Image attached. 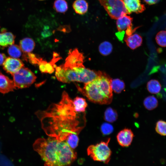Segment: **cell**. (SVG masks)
Instances as JSON below:
<instances>
[{
    "label": "cell",
    "instance_id": "6da1fadb",
    "mask_svg": "<svg viewBox=\"0 0 166 166\" xmlns=\"http://www.w3.org/2000/svg\"><path fill=\"white\" fill-rule=\"evenodd\" d=\"M81 113L75 111L73 101L64 91L59 102L53 104L46 110L38 111L36 114L47 135L65 142L69 135H78L85 126V116L82 115Z\"/></svg>",
    "mask_w": 166,
    "mask_h": 166
},
{
    "label": "cell",
    "instance_id": "7a4b0ae2",
    "mask_svg": "<svg viewBox=\"0 0 166 166\" xmlns=\"http://www.w3.org/2000/svg\"><path fill=\"white\" fill-rule=\"evenodd\" d=\"M33 147L44 161V166H69L77 157L76 152L65 142L52 137L38 138Z\"/></svg>",
    "mask_w": 166,
    "mask_h": 166
},
{
    "label": "cell",
    "instance_id": "3957f363",
    "mask_svg": "<svg viewBox=\"0 0 166 166\" xmlns=\"http://www.w3.org/2000/svg\"><path fill=\"white\" fill-rule=\"evenodd\" d=\"M111 80L103 72L96 79L85 84L83 88L78 86L77 88L90 101L100 105H108L111 103L113 98Z\"/></svg>",
    "mask_w": 166,
    "mask_h": 166
},
{
    "label": "cell",
    "instance_id": "277c9868",
    "mask_svg": "<svg viewBox=\"0 0 166 166\" xmlns=\"http://www.w3.org/2000/svg\"><path fill=\"white\" fill-rule=\"evenodd\" d=\"M103 73L86 68L84 66L66 67L62 65L56 68L55 75L59 81L63 83L77 81L85 84L96 79Z\"/></svg>",
    "mask_w": 166,
    "mask_h": 166
},
{
    "label": "cell",
    "instance_id": "5b68a950",
    "mask_svg": "<svg viewBox=\"0 0 166 166\" xmlns=\"http://www.w3.org/2000/svg\"><path fill=\"white\" fill-rule=\"evenodd\" d=\"M110 140V138H108L105 141L89 146L87 150L88 155L94 161L108 164L112 153L108 145Z\"/></svg>",
    "mask_w": 166,
    "mask_h": 166
},
{
    "label": "cell",
    "instance_id": "8992f818",
    "mask_svg": "<svg viewBox=\"0 0 166 166\" xmlns=\"http://www.w3.org/2000/svg\"><path fill=\"white\" fill-rule=\"evenodd\" d=\"M110 17L117 19L127 14H130L121 0H98Z\"/></svg>",
    "mask_w": 166,
    "mask_h": 166
},
{
    "label": "cell",
    "instance_id": "52a82bcc",
    "mask_svg": "<svg viewBox=\"0 0 166 166\" xmlns=\"http://www.w3.org/2000/svg\"><path fill=\"white\" fill-rule=\"evenodd\" d=\"M12 75L15 85L18 89L29 87L35 82L37 78L30 69L24 66Z\"/></svg>",
    "mask_w": 166,
    "mask_h": 166
},
{
    "label": "cell",
    "instance_id": "ba28073f",
    "mask_svg": "<svg viewBox=\"0 0 166 166\" xmlns=\"http://www.w3.org/2000/svg\"><path fill=\"white\" fill-rule=\"evenodd\" d=\"M132 21V18L126 14L123 15L117 19L116 24L118 32L116 34L119 39H122L125 33L126 36L130 35L132 34L137 28L133 29Z\"/></svg>",
    "mask_w": 166,
    "mask_h": 166
},
{
    "label": "cell",
    "instance_id": "9c48e42d",
    "mask_svg": "<svg viewBox=\"0 0 166 166\" xmlns=\"http://www.w3.org/2000/svg\"><path fill=\"white\" fill-rule=\"evenodd\" d=\"M84 56L77 49L69 52L65 63L62 65L65 67H73L84 66Z\"/></svg>",
    "mask_w": 166,
    "mask_h": 166
},
{
    "label": "cell",
    "instance_id": "30bf717a",
    "mask_svg": "<svg viewBox=\"0 0 166 166\" xmlns=\"http://www.w3.org/2000/svg\"><path fill=\"white\" fill-rule=\"evenodd\" d=\"M24 65V63L20 59L11 57L6 58L3 64V69L12 75Z\"/></svg>",
    "mask_w": 166,
    "mask_h": 166
},
{
    "label": "cell",
    "instance_id": "8fae6325",
    "mask_svg": "<svg viewBox=\"0 0 166 166\" xmlns=\"http://www.w3.org/2000/svg\"><path fill=\"white\" fill-rule=\"evenodd\" d=\"M134 135L131 129L125 128L117 134V139L118 144L123 147H127L131 144Z\"/></svg>",
    "mask_w": 166,
    "mask_h": 166
},
{
    "label": "cell",
    "instance_id": "7c38bea8",
    "mask_svg": "<svg viewBox=\"0 0 166 166\" xmlns=\"http://www.w3.org/2000/svg\"><path fill=\"white\" fill-rule=\"evenodd\" d=\"M121 0L129 14L132 12L141 13L145 9L144 5L141 3L140 0Z\"/></svg>",
    "mask_w": 166,
    "mask_h": 166
},
{
    "label": "cell",
    "instance_id": "4fadbf2b",
    "mask_svg": "<svg viewBox=\"0 0 166 166\" xmlns=\"http://www.w3.org/2000/svg\"><path fill=\"white\" fill-rule=\"evenodd\" d=\"M16 88L13 80L0 73V92L5 94Z\"/></svg>",
    "mask_w": 166,
    "mask_h": 166
},
{
    "label": "cell",
    "instance_id": "5bb4252c",
    "mask_svg": "<svg viewBox=\"0 0 166 166\" xmlns=\"http://www.w3.org/2000/svg\"><path fill=\"white\" fill-rule=\"evenodd\" d=\"M124 40L128 46L133 49L140 46L142 42V37L137 34L125 36Z\"/></svg>",
    "mask_w": 166,
    "mask_h": 166
},
{
    "label": "cell",
    "instance_id": "9a60e30c",
    "mask_svg": "<svg viewBox=\"0 0 166 166\" xmlns=\"http://www.w3.org/2000/svg\"><path fill=\"white\" fill-rule=\"evenodd\" d=\"M19 46L23 52V55L30 53L34 49L35 43L31 38H26L21 40L19 43Z\"/></svg>",
    "mask_w": 166,
    "mask_h": 166
},
{
    "label": "cell",
    "instance_id": "2e32d148",
    "mask_svg": "<svg viewBox=\"0 0 166 166\" xmlns=\"http://www.w3.org/2000/svg\"><path fill=\"white\" fill-rule=\"evenodd\" d=\"M14 36L11 32L2 31L0 33V47H5L14 44Z\"/></svg>",
    "mask_w": 166,
    "mask_h": 166
},
{
    "label": "cell",
    "instance_id": "e0dca14e",
    "mask_svg": "<svg viewBox=\"0 0 166 166\" xmlns=\"http://www.w3.org/2000/svg\"><path fill=\"white\" fill-rule=\"evenodd\" d=\"M73 7L76 13L82 15L87 12L88 5L85 0H76L73 4Z\"/></svg>",
    "mask_w": 166,
    "mask_h": 166
},
{
    "label": "cell",
    "instance_id": "ac0fdd59",
    "mask_svg": "<svg viewBox=\"0 0 166 166\" xmlns=\"http://www.w3.org/2000/svg\"><path fill=\"white\" fill-rule=\"evenodd\" d=\"M75 111L78 113L85 112L87 106L85 100L83 98L77 97L73 101Z\"/></svg>",
    "mask_w": 166,
    "mask_h": 166
},
{
    "label": "cell",
    "instance_id": "d6986e66",
    "mask_svg": "<svg viewBox=\"0 0 166 166\" xmlns=\"http://www.w3.org/2000/svg\"><path fill=\"white\" fill-rule=\"evenodd\" d=\"M143 105L147 110H151L158 106V102L155 97L153 96H149L144 99L143 101Z\"/></svg>",
    "mask_w": 166,
    "mask_h": 166
},
{
    "label": "cell",
    "instance_id": "ffe728a7",
    "mask_svg": "<svg viewBox=\"0 0 166 166\" xmlns=\"http://www.w3.org/2000/svg\"><path fill=\"white\" fill-rule=\"evenodd\" d=\"M148 91L151 93L157 94L161 90V86L160 82L156 79H152L148 82L147 85Z\"/></svg>",
    "mask_w": 166,
    "mask_h": 166
},
{
    "label": "cell",
    "instance_id": "44dd1931",
    "mask_svg": "<svg viewBox=\"0 0 166 166\" xmlns=\"http://www.w3.org/2000/svg\"><path fill=\"white\" fill-rule=\"evenodd\" d=\"M118 118L117 112L111 107L108 108L105 110L104 118V120L109 123H113Z\"/></svg>",
    "mask_w": 166,
    "mask_h": 166
},
{
    "label": "cell",
    "instance_id": "7402d4cb",
    "mask_svg": "<svg viewBox=\"0 0 166 166\" xmlns=\"http://www.w3.org/2000/svg\"><path fill=\"white\" fill-rule=\"evenodd\" d=\"M111 86L113 91L117 93H120L125 88L124 82L119 79L112 80Z\"/></svg>",
    "mask_w": 166,
    "mask_h": 166
},
{
    "label": "cell",
    "instance_id": "603a6c76",
    "mask_svg": "<svg viewBox=\"0 0 166 166\" xmlns=\"http://www.w3.org/2000/svg\"><path fill=\"white\" fill-rule=\"evenodd\" d=\"M53 8L57 12L64 13L68 10V4L65 0H56Z\"/></svg>",
    "mask_w": 166,
    "mask_h": 166
},
{
    "label": "cell",
    "instance_id": "cb8c5ba5",
    "mask_svg": "<svg viewBox=\"0 0 166 166\" xmlns=\"http://www.w3.org/2000/svg\"><path fill=\"white\" fill-rule=\"evenodd\" d=\"M113 50V46L109 42L105 41L101 43L99 46V50L102 55L107 56Z\"/></svg>",
    "mask_w": 166,
    "mask_h": 166
},
{
    "label": "cell",
    "instance_id": "d4e9b609",
    "mask_svg": "<svg viewBox=\"0 0 166 166\" xmlns=\"http://www.w3.org/2000/svg\"><path fill=\"white\" fill-rule=\"evenodd\" d=\"M8 53L11 57L17 58L21 55L22 50L19 46L13 44L10 45L9 47Z\"/></svg>",
    "mask_w": 166,
    "mask_h": 166
},
{
    "label": "cell",
    "instance_id": "484cf974",
    "mask_svg": "<svg viewBox=\"0 0 166 166\" xmlns=\"http://www.w3.org/2000/svg\"><path fill=\"white\" fill-rule=\"evenodd\" d=\"M79 141L78 135L72 134L67 138L65 142L72 149L75 148L78 145Z\"/></svg>",
    "mask_w": 166,
    "mask_h": 166
},
{
    "label": "cell",
    "instance_id": "4316f807",
    "mask_svg": "<svg viewBox=\"0 0 166 166\" xmlns=\"http://www.w3.org/2000/svg\"><path fill=\"white\" fill-rule=\"evenodd\" d=\"M155 39L157 43L159 46L166 47V30H162L158 32Z\"/></svg>",
    "mask_w": 166,
    "mask_h": 166
},
{
    "label": "cell",
    "instance_id": "83f0119b",
    "mask_svg": "<svg viewBox=\"0 0 166 166\" xmlns=\"http://www.w3.org/2000/svg\"><path fill=\"white\" fill-rule=\"evenodd\" d=\"M156 132L161 136H166V122L160 120L156 123L155 127Z\"/></svg>",
    "mask_w": 166,
    "mask_h": 166
},
{
    "label": "cell",
    "instance_id": "f1b7e54d",
    "mask_svg": "<svg viewBox=\"0 0 166 166\" xmlns=\"http://www.w3.org/2000/svg\"><path fill=\"white\" fill-rule=\"evenodd\" d=\"M101 130L103 135H107L113 132V127L112 125L109 123H104L101 126Z\"/></svg>",
    "mask_w": 166,
    "mask_h": 166
},
{
    "label": "cell",
    "instance_id": "f546056e",
    "mask_svg": "<svg viewBox=\"0 0 166 166\" xmlns=\"http://www.w3.org/2000/svg\"><path fill=\"white\" fill-rule=\"evenodd\" d=\"M147 4L149 5H152L158 2L160 0H144Z\"/></svg>",
    "mask_w": 166,
    "mask_h": 166
},
{
    "label": "cell",
    "instance_id": "4dcf8cb0",
    "mask_svg": "<svg viewBox=\"0 0 166 166\" xmlns=\"http://www.w3.org/2000/svg\"><path fill=\"white\" fill-rule=\"evenodd\" d=\"M6 58V56L4 54L0 53V65L3 64Z\"/></svg>",
    "mask_w": 166,
    "mask_h": 166
},
{
    "label": "cell",
    "instance_id": "1f68e13d",
    "mask_svg": "<svg viewBox=\"0 0 166 166\" xmlns=\"http://www.w3.org/2000/svg\"></svg>",
    "mask_w": 166,
    "mask_h": 166
}]
</instances>
